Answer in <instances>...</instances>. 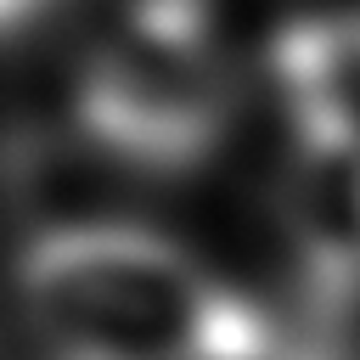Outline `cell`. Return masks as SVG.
Masks as SVG:
<instances>
[{
    "label": "cell",
    "instance_id": "4",
    "mask_svg": "<svg viewBox=\"0 0 360 360\" xmlns=\"http://www.w3.org/2000/svg\"><path fill=\"white\" fill-rule=\"evenodd\" d=\"M270 79L298 141H360V11L287 22L270 39Z\"/></svg>",
    "mask_w": 360,
    "mask_h": 360
},
{
    "label": "cell",
    "instance_id": "1",
    "mask_svg": "<svg viewBox=\"0 0 360 360\" xmlns=\"http://www.w3.org/2000/svg\"><path fill=\"white\" fill-rule=\"evenodd\" d=\"M11 287L39 360H287L276 321L152 225H45Z\"/></svg>",
    "mask_w": 360,
    "mask_h": 360
},
{
    "label": "cell",
    "instance_id": "3",
    "mask_svg": "<svg viewBox=\"0 0 360 360\" xmlns=\"http://www.w3.org/2000/svg\"><path fill=\"white\" fill-rule=\"evenodd\" d=\"M281 214L315 309L360 304V141H292Z\"/></svg>",
    "mask_w": 360,
    "mask_h": 360
},
{
    "label": "cell",
    "instance_id": "5",
    "mask_svg": "<svg viewBox=\"0 0 360 360\" xmlns=\"http://www.w3.org/2000/svg\"><path fill=\"white\" fill-rule=\"evenodd\" d=\"M73 6H84V0H0V51L34 45L62 17H73Z\"/></svg>",
    "mask_w": 360,
    "mask_h": 360
},
{
    "label": "cell",
    "instance_id": "2",
    "mask_svg": "<svg viewBox=\"0 0 360 360\" xmlns=\"http://www.w3.org/2000/svg\"><path fill=\"white\" fill-rule=\"evenodd\" d=\"M73 129L141 180L202 169L236 112L214 0H118L73 68Z\"/></svg>",
    "mask_w": 360,
    "mask_h": 360
}]
</instances>
